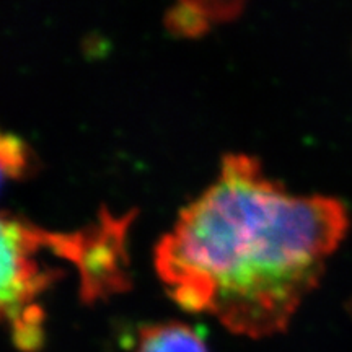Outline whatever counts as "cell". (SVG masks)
Instances as JSON below:
<instances>
[{
	"mask_svg": "<svg viewBox=\"0 0 352 352\" xmlns=\"http://www.w3.org/2000/svg\"><path fill=\"white\" fill-rule=\"evenodd\" d=\"M347 226L341 201L290 195L258 158L228 153L158 241L153 261L175 303L258 340L287 328Z\"/></svg>",
	"mask_w": 352,
	"mask_h": 352,
	"instance_id": "1",
	"label": "cell"
},
{
	"mask_svg": "<svg viewBox=\"0 0 352 352\" xmlns=\"http://www.w3.org/2000/svg\"><path fill=\"white\" fill-rule=\"evenodd\" d=\"M134 214L116 217L103 209L90 226L51 232L0 212V323L21 351H36L44 340L43 296L64 271L47 264L54 256L78 271L80 298L104 300L129 287L127 230Z\"/></svg>",
	"mask_w": 352,
	"mask_h": 352,
	"instance_id": "2",
	"label": "cell"
},
{
	"mask_svg": "<svg viewBox=\"0 0 352 352\" xmlns=\"http://www.w3.org/2000/svg\"><path fill=\"white\" fill-rule=\"evenodd\" d=\"M240 8L236 2H179L166 13L165 23L178 36H199L212 25L235 19Z\"/></svg>",
	"mask_w": 352,
	"mask_h": 352,
	"instance_id": "3",
	"label": "cell"
},
{
	"mask_svg": "<svg viewBox=\"0 0 352 352\" xmlns=\"http://www.w3.org/2000/svg\"><path fill=\"white\" fill-rule=\"evenodd\" d=\"M135 352H209L195 328L179 321H165L140 328Z\"/></svg>",
	"mask_w": 352,
	"mask_h": 352,
	"instance_id": "4",
	"label": "cell"
},
{
	"mask_svg": "<svg viewBox=\"0 0 352 352\" xmlns=\"http://www.w3.org/2000/svg\"><path fill=\"white\" fill-rule=\"evenodd\" d=\"M34 164L30 145L13 132L0 129V189L8 182L28 178Z\"/></svg>",
	"mask_w": 352,
	"mask_h": 352,
	"instance_id": "5",
	"label": "cell"
}]
</instances>
